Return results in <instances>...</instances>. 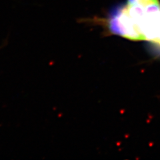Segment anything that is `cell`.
<instances>
[{"label": "cell", "mask_w": 160, "mask_h": 160, "mask_svg": "<svg viewBox=\"0 0 160 160\" xmlns=\"http://www.w3.org/2000/svg\"><path fill=\"white\" fill-rule=\"evenodd\" d=\"M152 43H153L154 46H156L160 50V14L158 20V22L155 29L154 36L153 39L150 41Z\"/></svg>", "instance_id": "2"}, {"label": "cell", "mask_w": 160, "mask_h": 160, "mask_svg": "<svg viewBox=\"0 0 160 160\" xmlns=\"http://www.w3.org/2000/svg\"><path fill=\"white\" fill-rule=\"evenodd\" d=\"M159 6V0H127L112 13L109 29L113 33L125 38L145 40L143 32L149 14Z\"/></svg>", "instance_id": "1"}]
</instances>
